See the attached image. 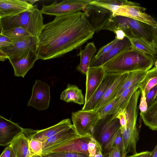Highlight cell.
Masks as SVG:
<instances>
[{"mask_svg": "<svg viewBox=\"0 0 157 157\" xmlns=\"http://www.w3.org/2000/svg\"><path fill=\"white\" fill-rule=\"evenodd\" d=\"M33 6L25 0H0V18L15 15Z\"/></svg>", "mask_w": 157, "mask_h": 157, "instance_id": "d6986e66", "label": "cell"}, {"mask_svg": "<svg viewBox=\"0 0 157 157\" xmlns=\"http://www.w3.org/2000/svg\"><path fill=\"white\" fill-rule=\"evenodd\" d=\"M72 126L71 120L68 118L64 119L58 123L45 129L37 130L23 128V132L28 138L37 140L43 142L58 132Z\"/></svg>", "mask_w": 157, "mask_h": 157, "instance_id": "7c38bea8", "label": "cell"}, {"mask_svg": "<svg viewBox=\"0 0 157 157\" xmlns=\"http://www.w3.org/2000/svg\"><path fill=\"white\" fill-rule=\"evenodd\" d=\"M115 145L119 146L123 153L122 139L121 128L114 135L103 151L106 155L113 147Z\"/></svg>", "mask_w": 157, "mask_h": 157, "instance_id": "d6a6232c", "label": "cell"}, {"mask_svg": "<svg viewBox=\"0 0 157 157\" xmlns=\"http://www.w3.org/2000/svg\"><path fill=\"white\" fill-rule=\"evenodd\" d=\"M121 75L106 73L97 88L88 101L84 103L82 110H93L107 90Z\"/></svg>", "mask_w": 157, "mask_h": 157, "instance_id": "5bb4252c", "label": "cell"}, {"mask_svg": "<svg viewBox=\"0 0 157 157\" xmlns=\"http://www.w3.org/2000/svg\"><path fill=\"white\" fill-rule=\"evenodd\" d=\"M140 93H141V97L140 101L139 108L140 113H144L147 109V105L145 93L144 92H141Z\"/></svg>", "mask_w": 157, "mask_h": 157, "instance_id": "f35d334b", "label": "cell"}, {"mask_svg": "<svg viewBox=\"0 0 157 157\" xmlns=\"http://www.w3.org/2000/svg\"><path fill=\"white\" fill-rule=\"evenodd\" d=\"M131 48L155 58L157 48L153 45L140 37L129 39Z\"/></svg>", "mask_w": 157, "mask_h": 157, "instance_id": "f1b7e54d", "label": "cell"}, {"mask_svg": "<svg viewBox=\"0 0 157 157\" xmlns=\"http://www.w3.org/2000/svg\"><path fill=\"white\" fill-rule=\"evenodd\" d=\"M91 2L87 5L83 11L95 32H98L105 29L113 17V13Z\"/></svg>", "mask_w": 157, "mask_h": 157, "instance_id": "52a82bcc", "label": "cell"}, {"mask_svg": "<svg viewBox=\"0 0 157 157\" xmlns=\"http://www.w3.org/2000/svg\"><path fill=\"white\" fill-rule=\"evenodd\" d=\"M139 88V83L135 84L125 89L119 96L115 113L126 108L129 101L134 92Z\"/></svg>", "mask_w": 157, "mask_h": 157, "instance_id": "f546056e", "label": "cell"}, {"mask_svg": "<svg viewBox=\"0 0 157 157\" xmlns=\"http://www.w3.org/2000/svg\"><path fill=\"white\" fill-rule=\"evenodd\" d=\"M119 98L118 97L115 98L110 102L96 111L98 113L100 119L104 118L108 115L115 113L116 109Z\"/></svg>", "mask_w": 157, "mask_h": 157, "instance_id": "1f68e13d", "label": "cell"}, {"mask_svg": "<svg viewBox=\"0 0 157 157\" xmlns=\"http://www.w3.org/2000/svg\"><path fill=\"white\" fill-rule=\"evenodd\" d=\"M149 157H157V144H156L153 150L151 151Z\"/></svg>", "mask_w": 157, "mask_h": 157, "instance_id": "bcb514c9", "label": "cell"}, {"mask_svg": "<svg viewBox=\"0 0 157 157\" xmlns=\"http://www.w3.org/2000/svg\"><path fill=\"white\" fill-rule=\"evenodd\" d=\"M0 157H16L12 147L9 145L0 155Z\"/></svg>", "mask_w": 157, "mask_h": 157, "instance_id": "60d3db41", "label": "cell"}, {"mask_svg": "<svg viewBox=\"0 0 157 157\" xmlns=\"http://www.w3.org/2000/svg\"><path fill=\"white\" fill-rule=\"evenodd\" d=\"M0 33L13 40H17L28 36H32L26 30L20 27L2 30L0 32Z\"/></svg>", "mask_w": 157, "mask_h": 157, "instance_id": "4dcf8cb0", "label": "cell"}, {"mask_svg": "<svg viewBox=\"0 0 157 157\" xmlns=\"http://www.w3.org/2000/svg\"><path fill=\"white\" fill-rule=\"evenodd\" d=\"M91 0H64L59 3L56 1L48 6L43 5L40 11L42 14L56 16L71 14L83 10Z\"/></svg>", "mask_w": 157, "mask_h": 157, "instance_id": "8992f818", "label": "cell"}, {"mask_svg": "<svg viewBox=\"0 0 157 157\" xmlns=\"http://www.w3.org/2000/svg\"><path fill=\"white\" fill-rule=\"evenodd\" d=\"M96 52V48L93 42L88 43L84 49H81L77 55L80 57V61L76 67V70L86 75L92 59Z\"/></svg>", "mask_w": 157, "mask_h": 157, "instance_id": "44dd1931", "label": "cell"}, {"mask_svg": "<svg viewBox=\"0 0 157 157\" xmlns=\"http://www.w3.org/2000/svg\"><path fill=\"white\" fill-rule=\"evenodd\" d=\"M119 40L116 38L113 41L101 48L92 59H97L107 53L117 44Z\"/></svg>", "mask_w": 157, "mask_h": 157, "instance_id": "d590c367", "label": "cell"}, {"mask_svg": "<svg viewBox=\"0 0 157 157\" xmlns=\"http://www.w3.org/2000/svg\"><path fill=\"white\" fill-rule=\"evenodd\" d=\"M113 32L116 35V38L118 40H123L126 37L124 33L122 30L120 29H116Z\"/></svg>", "mask_w": 157, "mask_h": 157, "instance_id": "b9f144b4", "label": "cell"}, {"mask_svg": "<svg viewBox=\"0 0 157 157\" xmlns=\"http://www.w3.org/2000/svg\"><path fill=\"white\" fill-rule=\"evenodd\" d=\"M42 155L46 157H89L84 154L68 152H51Z\"/></svg>", "mask_w": 157, "mask_h": 157, "instance_id": "e575fe53", "label": "cell"}, {"mask_svg": "<svg viewBox=\"0 0 157 157\" xmlns=\"http://www.w3.org/2000/svg\"><path fill=\"white\" fill-rule=\"evenodd\" d=\"M146 9L138 5H128L121 7L113 13V17H128L148 24L157 29V22L152 17L144 12Z\"/></svg>", "mask_w": 157, "mask_h": 157, "instance_id": "8fae6325", "label": "cell"}, {"mask_svg": "<svg viewBox=\"0 0 157 157\" xmlns=\"http://www.w3.org/2000/svg\"><path fill=\"white\" fill-rule=\"evenodd\" d=\"M8 59L6 54L0 48V61H4Z\"/></svg>", "mask_w": 157, "mask_h": 157, "instance_id": "f6af8a7d", "label": "cell"}, {"mask_svg": "<svg viewBox=\"0 0 157 157\" xmlns=\"http://www.w3.org/2000/svg\"><path fill=\"white\" fill-rule=\"evenodd\" d=\"M106 73L102 66L90 67L86 74V92L85 103L87 102L102 80Z\"/></svg>", "mask_w": 157, "mask_h": 157, "instance_id": "ac0fdd59", "label": "cell"}, {"mask_svg": "<svg viewBox=\"0 0 157 157\" xmlns=\"http://www.w3.org/2000/svg\"><path fill=\"white\" fill-rule=\"evenodd\" d=\"M147 106L157 98V85L152 88L145 95Z\"/></svg>", "mask_w": 157, "mask_h": 157, "instance_id": "8d00e7d4", "label": "cell"}, {"mask_svg": "<svg viewBox=\"0 0 157 157\" xmlns=\"http://www.w3.org/2000/svg\"><path fill=\"white\" fill-rule=\"evenodd\" d=\"M95 32L84 12L56 16L44 24L38 37V59L59 57L77 49L91 39Z\"/></svg>", "mask_w": 157, "mask_h": 157, "instance_id": "6da1fadb", "label": "cell"}, {"mask_svg": "<svg viewBox=\"0 0 157 157\" xmlns=\"http://www.w3.org/2000/svg\"><path fill=\"white\" fill-rule=\"evenodd\" d=\"M30 157H42L41 155H34L31 156Z\"/></svg>", "mask_w": 157, "mask_h": 157, "instance_id": "c3c4849f", "label": "cell"}, {"mask_svg": "<svg viewBox=\"0 0 157 157\" xmlns=\"http://www.w3.org/2000/svg\"><path fill=\"white\" fill-rule=\"evenodd\" d=\"M42 14L35 5L15 15L0 18V32L20 27L38 38L44 25Z\"/></svg>", "mask_w": 157, "mask_h": 157, "instance_id": "3957f363", "label": "cell"}, {"mask_svg": "<svg viewBox=\"0 0 157 157\" xmlns=\"http://www.w3.org/2000/svg\"><path fill=\"white\" fill-rule=\"evenodd\" d=\"M127 73H128L123 74L117 78L112 85L106 91L93 111H96L99 109L104 107L115 98L114 97L115 92L125 80Z\"/></svg>", "mask_w": 157, "mask_h": 157, "instance_id": "cb8c5ba5", "label": "cell"}, {"mask_svg": "<svg viewBox=\"0 0 157 157\" xmlns=\"http://www.w3.org/2000/svg\"><path fill=\"white\" fill-rule=\"evenodd\" d=\"M91 3L106 9L113 13L123 6L128 5H140L138 3L127 0H93Z\"/></svg>", "mask_w": 157, "mask_h": 157, "instance_id": "83f0119b", "label": "cell"}, {"mask_svg": "<svg viewBox=\"0 0 157 157\" xmlns=\"http://www.w3.org/2000/svg\"><path fill=\"white\" fill-rule=\"evenodd\" d=\"M147 72L138 71L128 73L125 80L115 92L114 98L119 96L125 89L140 83L145 76Z\"/></svg>", "mask_w": 157, "mask_h": 157, "instance_id": "d4e9b609", "label": "cell"}, {"mask_svg": "<svg viewBox=\"0 0 157 157\" xmlns=\"http://www.w3.org/2000/svg\"><path fill=\"white\" fill-rule=\"evenodd\" d=\"M29 145L31 156L34 155H41L42 142L37 140L29 138Z\"/></svg>", "mask_w": 157, "mask_h": 157, "instance_id": "836d02e7", "label": "cell"}, {"mask_svg": "<svg viewBox=\"0 0 157 157\" xmlns=\"http://www.w3.org/2000/svg\"><path fill=\"white\" fill-rule=\"evenodd\" d=\"M60 99L67 103L73 102L80 105L85 103L82 90L74 85L67 84V87L61 93Z\"/></svg>", "mask_w": 157, "mask_h": 157, "instance_id": "603a6c76", "label": "cell"}, {"mask_svg": "<svg viewBox=\"0 0 157 157\" xmlns=\"http://www.w3.org/2000/svg\"><path fill=\"white\" fill-rule=\"evenodd\" d=\"M50 100V86L40 80H36L27 106H31L38 110H46L49 107Z\"/></svg>", "mask_w": 157, "mask_h": 157, "instance_id": "30bf717a", "label": "cell"}, {"mask_svg": "<svg viewBox=\"0 0 157 157\" xmlns=\"http://www.w3.org/2000/svg\"><path fill=\"white\" fill-rule=\"evenodd\" d=\"M154 66L147 71L144 79L139 83V88L140 92H144L146 95L153 87L157 85V60Z\"/></svg>", "mask_w": 157, "mask_h": 157, "instance_id": "4316f807", "label": "cell"}, {"mask_svg": "<svg viewBox=\"0 0 157 157\" xmlns=\"http://www.w3.org/2000/svg\"><path fill=\"white\" fill-rule=\"evenodd\" d=\"M38 42V38L33 36L13 40L9 46L1 49L8 57L25 50H31L36 52Z\"/></svg>", "mask_w": 157, "mask_h": 157, "instance_id": "e0dca14e", "label": "cell"}, {"mask_svg": "<svg viewBox=\"0 0 157 157\" xmlns=\"http://www.w3.org/2000/svg\"><path fill=\"white\" fill-rule=\"evenodd\" d=\"M151 151H142L140 153H136L132 155L127 157H148L150 154Z\"/></svg>", "mask_w": 157, "mask_h": 157, "instance_id": "7bdbcfd3", "label": "cell"}, {"mask_svg": "<svg viewBox=\"0 0 157 157\" xmlns=\"http://www.w3.org/2000/svg\"><path fill=\"white\" fill-rule=\"evenodd\" d=\"M131 48L130 40L126 37L119 40L117 44L107 53L96 59H92L90 67L101 66L122 52Z\"/></svg>", "mask_w": 157, "mask_h": 157, "instance_id": "ffe728a7", "label": "cell"}, {"mask_svg": "<svg viewBox=\"0 0 157 157\" xmlns=\"http://www.w3.org/2000/svg\"><path fill=\"white\" fill-rule=\"evenodd\" d=\"M156 60L131 48L119 53L102 66L106 73L121 75L135 71H147L152 68Z\"/></svg>", "mask_w": 157, "mask_h": 157, "instance_id": "7a4b0ae2", "label": "cell"}, {"mask_svg": "<svg viewBox=\"0 0 157 157\" xmlns=\"http://www.w3.org/2000/svg\"><path fill=\"white\" fill-rule=\"evenodd\" d=\"M144 124L153 131L157 130V98L149 106L144 113H140Z\"/></svg>", "mask_w": 157, "mask_h": 157, "instance_id": "484cf974", "label": "cell"}, {"mask_svg": "<svg viewBox=\"0 0 157 157\" xmlns=\"http://www.w3.org/2000/svg\"><path fill=\"white\" fill-rule=\"evenodd\" d=\"M96 142L97 146V151L96 153L91 157H104L101 147L96 141Z\"/></svg>", "mask_w": 157, "mask_h": 157, "instance_id": "ee69618b", "label": "cell"}, {"mask_svg": "<svg viewBox=\"0 0 157 157\" xmlns=\"http://www.w3.org/2000/svg\"><path fill=\"white\" fill-rule=\"evenodd\" d=\"M13 40L0 33V48L5 47L11 44Z\"/></svg>", "mask_w": 157, "mask_h": 157, "instance_id": "ab89813d", "label": "cell"}, {"mask_svg": "<svg viewBox=\"0 0 157 157\" xmlns=\"http://www.w3.org/2000/svg\"><path fill=\"white\" fill-rule=\"evenodd\" d=\"M116 17L128 26L136 38H141L157 48V29L146 23L128 17Z\"/></svg>", "mask_w": 157, "mask_h": 157, "instance_id": "ba28073f", "label": "cell"}, {"mask_svg": "<svg viewBox=\"0 0 157 157\" xmlns=\"http://www.w3.org/2000/svg\"><path fill=\"white\" fill-rule=\"evenodd\" d=\"M13 149L16 157H30L29 138L22 132L16 136L9 144Z\"/></svg>", "mask_w": 157, "mask_h": 157, "instance_id": "7402d4cb", "label": "cell"}, {"mask_svg": "<svg viewBox=\"0 0 157 157\" xmlns=\"http://www.w3.org/2000/svg\"><path fill=\"white\" fill-rule=\"evenodd\" d=\"M106 155L107 157H124L122 151L117 145L113 146Z\"/></svg>", "mask_w": 157, "mask_h": 157, "instance_id": "74e56055", "label": "cell"}, {"mask_svg": "<svg viewBox=\"0 0 157 157\" xmlns=\"http://www.w3.org/2000/svg\"><path fill=\"white\" fill-rule=\"evenodd\" d=\"M92 136L89 134L71 140L52 150L51 152H68L80 153L88 155L89 143Z\"/></svg>", "mask_w": 157, "mask_h": 157, "instance_id": "9a60e30c", "label": "cell"}, {"mask_svg": "<svg viewBox=\"0 0 157 157\" xmlns=\"http://www.w3.org/2000/svg\"><path fill=\"white\" fill-rule=\"evenodd\" d=\"M148 157H149V156H148Z\"/></svg>", "mask_w": 157, "mask_h": 157, "instance_id": "f907efd6", "label": "cell"}, {"mask_svg": "<svg viewBox=\"0 0 157 157\" xmlns=\"http://www.w3.org/2000/svg\"><path fill=\"white\" fill-rule=\"evenodd\" d=\"M29 4L33 5V4L38 0H25Z\"/></svg>", "mask_w": 157, "mask_h": 157, "instance_id": "7dc6e473", "label": "cell"}, {"mask_svg": "<svg viewBox=\"0 0 157 157\" xmlns=\"http://www.w3.org/2000/svg\"><path fill=\"white\" fill-rule=\"evenodd\" d=\"M71 119L76 131L81 136L89 134L92 136L94 128L100 120L97 111L82 110L72 113Z\"/></svg>", "mask_w": 157, "mask_h": 157, "instance_id": "5b68a950", "label": "cell"}, {"mask_svg": "<svg viewBox=\"0 0 157 157\" xmlns=\"http://www.w3.org/2000/svg\"><path fill=\"white\" fill-rule=\"evenodd\" d=\"M42 157H45V156H42Z\"/></svg>", "mask_w": 157, "mask_h": 157, "instance_id": "681fc988", "label": "cell"}, {"mask_svg": "<svg viewBox=\"0 0 157 157\" xmlns=\"http://www.w3.org/2000/svg\"><path fill=\"white\" fill-rule=\"evenodd\" d=\"M14 71L15 76L24 78L38 59L36 52L31 50L23 51L8 57Z\"/></svg>", "mask_w": 157, "mask_h": 157, "instance_id": "9c48e42d", "label": "cell"}, {"mask_svg": "<svg viewBox=\"0 0 157 157\" xmlns=\"http://www.w3.org/2000/svg\"><path fill=\"white\" fill-rule=\"evenodd\" d=\"M121 128L119 120L114 118L113 114L99 120L92 136L101 147L103 152L114 135Z\"/></svg>", "mask_w": 157, "mask_h": 157, "instance_id": "277c9868", "label": "cell"}, {"mask_svg": "<svg viewBox=\"0 0 157 157\" xmlns=\"http://www.w3.org/2000/svg\"><path fill=\"white\" fill-rule=\"evenodd\" d=\"M81 136L78 135L73 125L42 142V155L50 153L52 150L65 143L75 138Z\"/></svg>", "mask_w": 157, "mask_h": 157, "instance_id": "4fadbf2b", "label": "cell"}, {"mask_svg": "<svg viewBox=\"0 0 157 157\" xmlns=\"http://www.w3.org/2000/svg\"><path fill=\"white\" fill-rule=\"evenodd\" d=\"M23 128L0 115V146H8Z\"/></svg>", "mask_w": 157, "mask_h": 157, "instance_id": "2e32d148", "label": "cell"}]
</instances>
